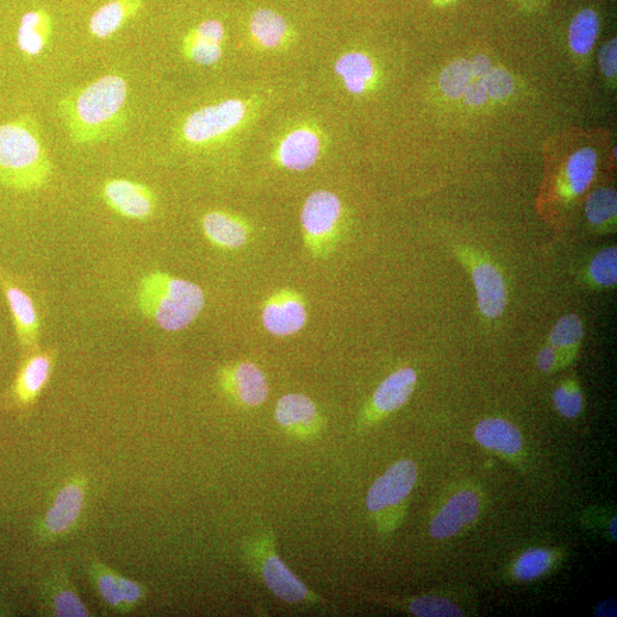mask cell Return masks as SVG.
I'll return each instance as SVG.
<instances>
[{
  "instance_id": "1",
  "label": "cell",
  "mask_w": 617,
  "mask_h": 617,
  "mask_svg": "<svg viewBox=\"0 0 617 617\" xmlns=\"http://www.w3.org/2000/svg\"><path fill=\"white\" fill-rule=\"evenodd\" d=\"M125 77L105 75L64 97L59 111L75 145H93L114 138L128 120Z\"/></svg>"
},
{
  "instance_id": "2",
  "label": "cell",
  "mask_w": 617,
  "mask_h": 617,
  "mask_svg": "<svg viewBox=\"0 0 617 617\" xmlns=\"http://www.w3.org/2000/svg\"><path fill=\"white\" fill-rule=\"evenodd\" d=\"M52 176L37 122L24 116L0 124V186L33 191L45 187Z\"/></svg>"
},
{
  "instance_id": "3",
  "label": "cell",
  "mask_w": 617,
  "mask_h": 617,
  "mask_svg": "<svg viewBox=\"0 0 617 617\" xmlns=\"http://www.w3.org/2000/svg\"><path fill=\"white\" fill-rule=\"evenodd\" d=\"M139 311L167 332H180L199 318L205 305L203 290L189 280L154 272L138 287Z\"/></svg>"
},
{
  "instance_id": "4",
  "label": "cell",
  "mask_w": 617,
  "mask_h": 617,
  "mask_svg": "<svg viewBox=\"0 0 617 617\" xmlns=\"http://www.w3.org/2000/svg\"><path fill=\"white\" fill-rule=\"evenodd\" d=\"M346 227V210L338 194L316 190L307 195L301 212V232L312 258L327 259L343 240Z\"/></svg>"
},
{
  "instance_id": "5",
  "label": "cell",
  "mask_w": 617,
  "mask_h": 617,
  "mask_svg": "<svg viewBox=\"0 0 617 617\" xmlns=\"http://www.w3.org/2000/svg\"><path fill=\"white\" fill-rule=\"evenodd\" d=\"M250 112L247 101L228 99L191 112L180 128L182 143L191 148H207L238 131Z\"/></svg>"
},
{
  "instance_id": "6",
  "label": "cell",
  "mask_w": 617,
  "mask_h": 617,
  "mask_svg": "<svg viewBox=\"0 0 617 617\" xmlns=\"http://www.w3.org/2000/svg\"><path fill=\"white\" fill-rule=\"evenodd\" d=\"M456 256L470 271L482 315L489 319L498 318L508 303L507 283L501 270L480 250L470 246L456 247Z\"/></svg>"
},
{
  "instance_id": "7",
  "label": "cell",
  "mask_w": 617,
  "mask_h": 617,
  "mask_svg": "<svg viewBox=\"0 0 617 617\" xmlns=\"http://www.w3.org/2000/svg\"><path fill=\"white\" fill-rule=\"evenodd\" d=\"M307 318L305 298L295 290H278L262 304V325L276 338L296 335L305 327Z\"/></svg>"
},
{
  "instance_id": "8",
  "label": "cell",
  "mask_w": 617,
  "mask_h": 617,
  "mask_svg": "<svg viewBox=\"0 0 617 617\" xmlns=\"http://www.w3.org/2000/svg\"><path fill=\"white\" fill-rule=\"evenodd\" d=\"M324 149V138L317 127L301 125L280 139L273 155L279 167L293 172H304L316 165Z\"/></svg>"
},
{
  "instance_id": "9",
  "label": "cell",
  "mask_w": 617,
  "mask_h": 617,
  "mask_svg": "<svg viewBox=\"0 0 617 617\" xmlns=\"http://www.w3.org/2000/svg\"><path fill=\"white\" fill-rule=\"evenodd\" d=\"M102 198L112 211L132 220H147L157 207L156 194L149 187L126 179L106 181Z\"/></svg>"
},
{
  "instance_id": "10",
  "label": "cell",
  "mask_w": 617,
  "mask_h": 617,
  "mask_svg": "<svg viewBox=\"0 0 617 617\" xmlns=\"http://www.w3.org/2000/svg\"><path fill=\"white\" fill-rule=\"evenodd\" d=\"M83 502H86V482L76 479L67 483L56 494L43 519L41 537L53 540L68 535L81 515Z\"/></svg>"
},
{
  "instance_id": "11",
  "label": "cell",
  "mask_w": 617,
  "mask_h": 617,
  "mask_svg": "<svg viewBox=\"0 0 617 617\" xmlns=\"http://www.w3.org/2000/svg\"><path fill=\"white\" fill-rule=\"evenodd\" d=\"M417 481V468L414 462L403 460L388 469L372 485L367 497L371 513H381L396 507L412 493Z\"/></svg>"
},
{
  "instance_id": "12",
  "label": "cell",
  "mask_w": 617,
  "mask_h": 617,
  "mask_svg": "<svg viewBox=\"0 0 617 617\" xmlns=\"http://www.w3.org/2000/svg\"><path fill=\"white\" fill-rule=\"evenodd\" d=\"M221 384L239 404L247 407L262 405L269 395V385L257 363L240 361L220 372Z\"/></svg>"
},
{
  "instance_id": "13",
  "label": "cell",
  "mask_w": 617,
  "mask_h": 617,
  "mask_svg": "<svg viewBox=\"0 0 617 617\" xmlns=\"http://www.w3.org/2000/svg\"><path fill=\"white\" fill-rule=\"evenodd\" d=\"M482 503L479 494L464 490L448 500L430 524V535L437 540L455 538L479 518Z\"/></svg>"
},
{
  "instance_id": "14",
  "label": "cell",
  "mask_w": 617,
  "mask_h": 617,
  "mask_svg": "<svg viewBox=\"0 0 617 617\" xmlns=\"http://www.w3.org/2000/svg\"><path fill=\"white\" fill-rule=\"evenodd\" d=\"M226 30L218 20H206L194 26L182 41L184 58L202 67L216 65L223 55Z\"/></svg>"
},
{
  "instance_id": "15",
  "label": "cell",
  "mask_w": 617,
  "mask_h": 617,
  "mask_svg": "<svg viewBox=\"0 0 617 617\" xmlns=\"http://www.w3.org/2000/svg\"><path fill=\"white\" fill-rule=\"evenodd\" d=\"M202 229L207 240L223 250L245 247L254 234L245 218L226 211L206 213L202 218Z\"/></svg>"
},
{
  "instance_id": "16",
  "label": "cell",
  "mask_w": 617,
  "mask_h": 617,
  "mask_svg": "<svg viewBox=\"0 0 617 617\" xmlns=\"http://www.w3.org/2000/svg\"><path fill=\"white\" fill-rule=\"evenodd\" d=\"M416 383L417 374L411 368L390 374L375 390L367 415L381 417L401 410L412 397Z\"/></svg>"
},
{
  "instance_id": "17",
  "label": "cell",
  "mask_w": 617,
  "mask_h": 617,
  "mask_svg": "<svg viewBox=\"0 0 617 617\" xmlns=\"http://www.w3.org/2000/svg\"><path fill=\"white\" fill-rule=\"evenodd\" d=\"M0 285L7 295L21 346L32 348L36 345L40 333V319L32 298L9 282L4 274H0Z\"/></svg>"
},
{
  "instance_id": "18",
  "label": "cell",
  "mask_w": 617,
  "mask_h": 617,
  "mask_svg": "<svg viewBox=\"0 0 617 617\" xmlns=\"http://www.w3.org/2000/svg\"><path fill=\"white\" fill-rule=\"evenodd\" d=\"M248 32L257 46L267 51H278L290 46L294 31L288 20L269 9H260L250 15Z\"/></svg>"
},
{
  "instance_id": "19",
  "label": "cell",
  "mask_w": 617,
  "mask_h": 617,
  "mask_svg": "<svg viewBox=\"0 0 617 617\" xmlns=\"http://www.w3.org/2000/svg\"><path fill=\"white\" fill-rule=\"evenodd\" d=\"M473 436L476 442L485 447L486 450L504 457H518L523 451V435L508 419L485 418L476 425Z\"/></svg>"
},
{
  "instance_id": "20",
  "label": "cell",
  "mask_w": 617,
  "mask_h": 617,
  "mask_svg": "<svg viewBox=\"0 0 617 617\" xmlns=\"http://www.w3.org/2000/svg\"><path fill=\"white\" fill-rule=\"evenodd\" d=\"M334 71L346 90L355 96L367 93L377 77V68L368 54L354 51L345 53L336 60Z\"/></svg>"
},
{
  "instance_id": "21",
  "label": "cell",
  "mask_w": 617,
  "mask_h": 617,
  "mask_svg": "<svg viewBox=\"0 0 617 617\" xmlns=\"http://www.w3.org/2000/svg\"><path fill=\"white\" fill-rule=\"evenodd\" d=\"M143 7L144 0H111L92 15L89 23L91 35L99 40L114 36Z\"/></svg>"
},
{
  "instance_id": "22",
  "label": "cell",
  "mask_w": 617,
  "mask_h": 617,
  "mask_svg": "<svg viewBox=\"0 0 617 617\" xmlns=\"http://www.w3.org/2000/svg\"><path fill=\"white\" fill-rule=\"evenodd\" d=\"M53 34V20L45 10L26 12L20 21L16 44L26 58L41 55L48 45Z\"/></svg>"
},
{
  "instance_id": "23",
  "label": "cell",
  "mask_w": 617,
  "mask_h": 617,
  "mask_svg": "<svg viewBox=\"0 0 617 617\" xmlns=\"http://www.w3.org/2000/svg\"><path fill=\"white\" fill-rule=\"evenodd\" d=\"M262 574L269 591L279 599L298 604L307 598L308 592L305 585L274 553L266 558Z\"/></svg>"
},
{
  "instance_id": "24",
  "label": "cell",
  "mask_w": 617,
  "mask_h": 617,
  "mask_svg": "<svg viewBox=\"0 0 617 617\" xmlns=\"http://www.w3.org/2000/svg\"><path fill=\"white\" fill-rule=\"evenodd\" d=\"M274 418L280 427L302 431L318 425L319 413L315 403L307 396L289 394L278 401Z\"/></svg>"
},
{
  "instance_id": "25",
  "label": "cell",
  "mask_w": 617,
  "mask_h": 617,
  "mask_svg": "<svg viewBox=\"0 0 617 617\" xmlns=\"http://www.w3.org/2000/svg\"><path fill=\"white\" fill-rule=\"evenodd\" d=\"M52 368V357L46 354L35 355L24 362L14 388L22 405H31L36 401L49 380Z\"/></svg>"
},
{
  "instance_id": "26",
  "label": "cell",
  "mask_w": 617,
  "mask_h": 617,
  "mask_svg": "<svg viewBox=\"0 0 617 617\" xmlns=\"http://www.w3.org/2000/svg\"><path fill=\"white\" fill-rule=\"evenodd\" d=\"M584 339V326L577 315L557 321L549 333V344L559 356L560 367L569 364L577 355Z\"/></svg>"
},
{
  "instance_id": "27",
  "label": "cell",
  "mask_w": 617,
  "mask_h": 617,
  "mask_svg": "<svg viewBox=\"0 0 617 617\" xmlns=\"http://www.w3.org/2000/svg\"><path fill=\"white\" fill-rule=\"evenodd\" d=\"M617 213V194L612 188H599L588 194L585 202V215L592 227L599 234L615 231Z\"/></svg>"
},
{
  "instance_id": "28",
  "label": "cell",
  "mask_w": 617,
  "mask_h": 617,
  "mask_svg": "<svg viewBox=\"0 0 617 617\" xmlns=\"http://www.w3.org/2000/svg\"><path fill=\"white\" fill-rule=\"evenodd\" d=\"M598 157L593 148L575 152L566 165V191L571 195L582 194L593 183L597 171Z\"/></svg>"
},
{
  "instance_id": "29",
  "label": "cell",
  "mask_w": 617,
  "mask_h": 617,
  "mask_svg": "<svg viewBox=\"0 0 617 617\" xmlns=\"http://www.w3.org/2000/svg\"><path fill=\"white\" fill-rule=\"evenodd\" d=\"M599 33V18L594 10L579 12L570 25L569 42L574 53L585 55L593 49Z\"/></svg>"
},
{
  "instance_id": "30",
  "label": "cell",
  "mask_w": 617,
  "mask_h": 617,
  "mask_svg": "<svg viewBox=\"0 0 617 617\" xmlns=\"http://www.w3.org/2000/svg\"><path fill=\"white\" fill-rule=\"evenodd\" d=\"M587 282L597 289L615 288L617 282V248L607 247L592 259L586 269Z\"/></svg>"
},
{
  "instance_id": "31",
  "label": "cell",
  "mask_w": 617,
  "mask_h": 617,
  "mask_svg": "<svg viewBox=\"0 0 617 617\" xmlns=\"http://www.w3.org/2000/svg\"><path fill=\"white\" fill-rule=\"evenodd\" d=\"M473 75L469 60L459 59L448 65L439 77V88L447 98H461L470 83Z\"/></svg>"
},
{
  "instance_id": "32",
  "label": "cell",
  "mask_w": 617,
  "mask_h": 617,
  "mask_svg": "<svg viewBox=\"0 0 617 617\" xmlns=\"http://www.w3.org/2000/svg\"><path fill=\"white\" fill-rule=\"evenodd\" d=\"M92 577L102 601L112 609L126 612L122 594L121 575L103 565L97 564L93 566Z\"/></svg>"
},
{
  "instance_id": "33",
  "label": "cell",
  "mask_w": 617,
  "mask_h": 617,
  "mask_svg": "<svg viewBox=\"0 0 617 617\" xmlns=\"http://www.w3.org/2000/svg\"><path fill=\"white\" fill-rule=\"evenodd\" d=\"M554 556L545 549H530L517 560L514 574L521 581H531L545 575L553 565Z\"/></svg>"
},
{
  "instance_id": "34",
  "label": "cell",
  "mask_w": 617,
  "mask_h": 617,
  "mask_svg": "<svg viewBox=\"0 0 617 617\" xmlns=\"http://www.w3.org/2000/svg\"><path fill=\"white\" fill-rule=\"evenodd\" d=\"M410 610L418 617H461L463 610L453 602L441 597L423 596L410 603Z\"/></svg>"
},
{
  "instance_id": "35",
  "label": "cell",
  "mask_w": 617,
  "mask_h": 617,
  "mask_svg": "<svg viewBox=\"0 0 617 617\" xmlns=\"http://www.w3.org/2000/svg\"><path fill=\"white\" fill-rule=\"evenodd\" d=\"M556 410L566 418H575L583 411V395L575 381L560 384L552 395Z\"/></svg>"
},
{
  "instance_id": "36",
  "label": "cell",
  "mask_w": 617,
  "mask_h": 617,
  "mask_svg": "<svg viewBox=\"0 0 617 617\" xmlns=\"http://www.w3.org/2000/svg\"><path fill=\"white\" fill-rule=\"evenodd\" d=\"M51 613L53 616L60 617H83L89 616V608L83 605L79 596L70 586L56 588L51 599Z\"/></svg>"
},
{
  "instance_id": "37",
  "label": "cell",
  "mask_w": 617,
  "mask_h": 617,
  "mask_svg": "<svg viewBox=\"0 0 617 617\" xmlns=\"http://www.w3.org/2000/svg\"><path fill=\"white\" fill-rule=\"evenodd\" d=\"M482 81L487 96L495 100L508 98L515 88L513 76L502 68H492Z\"/></svg>"
},
{
  "instance_id": "38",
  "label": "cell",
  "mask_w": 617,
  "mask_h": 617,
  "mask_svg": "<svg viewBox=\"0 0 617 617\" xmlns=\"http://www.w3.org/2000/svg\"><path fill=\"white\" fill-rule=\"evenodd\" d=\"M122 594L126 612L135 608L145 598V588L135 581L121 576Z\"/></svg>"
},
{
  "instance_id": "39",
  "label": "cell",
  "mask_w": 617,
  "mask_h": 617,
  "mask_svg": "<svg viewBox=\"0 0 617 617\" xmlns=\"http://www.w3.org/2000/svg\"><path fill=\"white\" fill-rule=\"evenodd\" d=\"M599 66L603 74L613 78L617 72V43L616 40H612L606 45H604L599 52Z\"/></svg>"
},
{
  "instance_id": "40",
  "label": "cell",
  "mask_w": 617,
  "mask_h": 617,
  "mask_svg": "<svg viewBox=\"0 0 617 617\" xmlns=\"http://www.w3.org/2000/svg\"><path fill=\"white\" fill-rule=\"evenodd\" d=\"M538 368L545 373H552L560 368L559 356L557 351L547 346L540 350L537 357Z\"/></svg>"
},
{
  "instance_id": "41",
  "label": "cell",
  "mask_w": 617,
  "mask_h": 617,
  "mask_svg": "<svg viewBox=\"0 0 617 617\" xmlns=\"http://www.w3.org/2000/svg\"><path fill=\"white\" fill-rule=\"evenodd\" d=\"M463 96L465 102L474 106L483 105L489 99L482 79L471 82Z\"/></svg>"
},
{
  "instance_id": "42",
  "label": "cell",
  "mask_w": 617,
  "mask_h": 617,
  "mask_svg": "<svg viewBox=\"0 0 617 617\" xmlns=\"http://www.w3.org/2000/svg\"><path fill=\"white\" fill-rule=\"evenodd\" d=\"M470 64L473 77L479 79H483L493 68L489 56L484 54L474 56Z\"/></svg>"
},
{
  "instance_id": "43",
  "label": "cell",
  "mask_w": 617,
  "mask_h": 617,
  "mask_svg": "<svg viewBox=\"0 0 617 617\" xmlns=\"http://www.w3.org/2000/svg\"><path fill=\"white\" fill-rule=\"evenodd\" d=\"M612 539L616 540V517H614L609 525Z\"/></svg>"
},
{
  "instance_id": "44",
  "label": "cell",
  "mask_w": 617,
  "mask_h": 617,
  "mask_svg": "<svg viewBox=\"0 0 617 617\" xmlns=\"http://www.w3.org/2000/svg\"><path fill=\"white\" fill-rule=\"evenodd\" d=\"M437 2V0H436ZM439 3H447V2H451V0H438Z\"/></svg>"
}]
</instances>
